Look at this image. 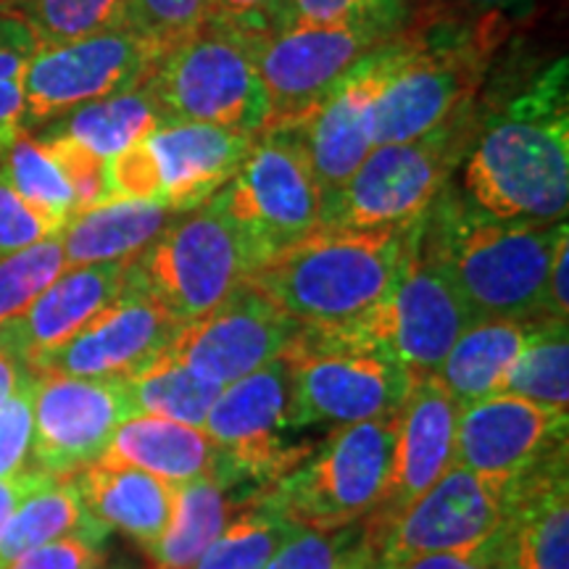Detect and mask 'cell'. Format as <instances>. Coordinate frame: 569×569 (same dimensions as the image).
I'll use <instances>...</instances> for the list:
<instances>
[{
	"instance_id": "obj_1",
	"label": "cell",
	"mask_w": 569,
	"mask_h": 569,
	"mask_svg": "<svg viewBox=\"0 0 569 569\" xmlns=\"http://www.w3.org/2000/svg\"><path fill=\"white\" fill-rule=\"evenodd\" d=\"M461 193L501 219L561 222L569 206V67L553 61L475 127Z\"/></svg>"
},
{
	"instance_id": "obj_2",
	"label": "cell",
	"mask_w": 569,
	"mask_h": 569,
	"mask_svg": "<svg viewBox=\"0 0 569 569\" xmlns=\"http://www.w3.org/2000/svg\"><path fill=\"white\" fill-rule=\"evenodd\" d=\"M567 219L528 222L482 211L465 193L446 188L419 222L417 246L475 317L543 319V284Z\"/></svg>"
},
{
	"instance_id": "obj_3",
	"label": "cell",
	"mask_w": 569,
	"mask_h": 569,
	"mask_svg": "<svg viewBox=\"0 0 569 569\" xmlns=\"http://www.w3.org/2000/svg\"><path fill=\"white\" fill-rule=\"evenodd\" d=\"M419 222L372 230L322 227L269 256L246 282L301 327L353 322L390 290L417 243Z\"/></svg>"
},
{
	"instance_id": "obj_4",
	"label": "cell",
	"mask_w": 569,
	"mask_h": 569,
	"mask_svg": "<svg viewBox=\"0 0 569 569\" xmlns=\"http://www.w3.org/2000/svg\"><path fill=\"white\" fill-rule=\"evenodd\" d=\"M503 38L501 17H427L398 32L396 61L375 101V146L407 142L438 130L475 106Z\"/></svg>"
},
{
	"instance_id": "obj_5",
	"label": "cell",
	"mask_w": 569,
	"mask_h": 569,
	"mask_svg": "<svg viewBox=\"0 0 569 569\" xmlns=\"http://www.w3.org/2000/svg\"><path fill=\"white\" fill-rule=\"evenodd\" d=\"M290 427L390 419L407 401L411 377L386 348L351 325L298 327L282 351Z\"/></svg>"
},
{
	"instance_id": "obj_6",
	"label": "cell",
	"mask_w": 569,
	"mask_h": 569,
	"mask_svg": "<svg viewBox=\"0 0 569 569\" xmlns=\"http://www.w3.org/2000/svg\"><path fill=\"white\" fill-rule=\"evenodd\" d=\"M261 253L217 201L182 211L132 256L134 282L182 325L203 317L243 284Z\"/></svg>"
},
{
	"instance_id": "obj_7",
	"label": "cell",
	"mask_w": 569,
	"mask_h": 569,
	"mask_svg": "<svg viewBox=\"0 0 569 569\" xmlns=\"http://www.w3.org/2000/svg\"><path fill=\"white\" fill-rule=\"evenodd\" d=\"M475 106L407 142L375 146L356 174L325 206V227L372 230L415 224L448 188L472 142Z\"/></svg>"
},
{
	"instance_id": "obj_8",
	"label": "cell",
	"mask_w": 569,
	"mask_h": 569,
	"mask_svg": "<svg viewBox=\"0 0 569 569\" xmlns=\"http://www.w3.org/2000/svg\"><path fill=\"white\" fill-rule=\"evenodd\" d=\"M163 122H196L261 134L269 101L256 69L251 40L203 27L177 42L148 77Z\"/></svg>"
},
{
	"instance_id": "obj_9",
	"label": "cell",
	"mask_w": 569,
	"mask_h": 569,
	"mask_svg": "<svg viewBox=\"0 0 569 569\" xmlns=\"http://www.w3.org/2000/svg\"><path fill=\"white\" fill-rule=\"evenodd\" d=\"M393 446L396 417L336 427L322 448L267 490L298 528H348L386 493Z\"/></svg>"
},
{
	"instance_id": "obj_10",
	"label": "cell",
	"mask_w": 569,
	"mask_h": 569,
	"mask_svg": "<svg viewBox=\"0 0 569 569\" xmlns=\"http://www.w3.org/2000/svg\"><path fill=\"white\" fill-rule=\"evenodd\" d=\"M256 134L196 122H161L109 161V201H156L182 213L211 201L232 180Z\"/></svg>"
},
{
	"instance_id": "obj_11",
	"label": "cell",
	"mask_w": 569,
	"mask_h": 569,
	"mask_svg": "<svg viewBox=\"0 0 569 569\" xmlns=\"http://www.w3.org/2000/svg\"><path fill=\"white\" fill-rule=\"evenodd\" d=\"M213 201L264 261L325 227V198L298 127L256 134L246 161Z\"/></svg>"
},
{
	"instance_id": "obj_12",
	"label": "cell",
	"mask_w": 569,
	"mask_h": 569,
	"mask_svg": "<svg viewBox=\"0 0 569 569\" xmlns=\"http://www.w3.org/2000/svg\"><path fill=\"white\" fill-rule=\"evenodd\" d=\"M169 48L146 34L119 30L38 46L24 77V132L63 113L138 88L153 74Z\"/></svg>"
},
{
	"instance_id": "obj_13",
	"label": "cell",
	"mask_w": 569,
	"mask_h": 569,
	"mask_svg": "<svg viewBox=\"0 0 569 569\" xmlns=\"http://www.w3.org/2000/svg\"><path fill=\"white\" fill-rule=\"evenodd\" d=\"M393 38L356 27H284L251 40L269 101L267 130L301 124L361 61Z\"/></svg>"
},
{
	"instance_id": "obj_14",
	"label": "cell",
	"mask_w": 569,
	"mask_h": 569,
	"mask_svg": "<svg viewBox=\"0 0 569 569\" xmlns=\"http://www.w3.org/2000/svg\"><path fill=\"white\" fill-rule=\"evenodd\" d=\"M346 325L386 348L411 377H425L436 375L461 332L475 325V317L415 243L382 301Z\"/></svg>"
},
{
	"instance_id": "obj_15",
	"label": "cell",
	"mask_w": 569,
	"mask_h": 569,
	"mask_svg": "<svg viewBox=\"0 0 569 569\" xmlns=\"http://www.w3.org/2000/svg\"><path fill=\"white\" fill-rule=\"evenodd\" d=\"M203 430L222 451L224 472L240 486H274L309 457L306 448L284 440V432L293 427L288 419V372L282 359L224 386L206 415Z\"/></svg>"
},
{
	"instance_id": "obj_16",
	"label": "cell",
	"mask_w": 569,
	"mask_h": 569,
	"mask_svg": "<svg viewBox=\"0 0 569 569\" xmlns=\"http://www.w3.org/2000/svg\"><path fill=\"white\" fill-rule=\"evenodd\" d=\"M132 415L122 380L34 375L30 467L56 480L74 478L103 457L117 427Z\"/></svg>"
},
{
	"instance_id": "obj_17",
	"label": "cell",
	"mask_w": 569,
	"mask_h": 569,
	"mask_svg": "<svg viewBox=\"0 0 569 569\" xmlns=\"http://www.w3.org/2000/svg\"><path fill=\"white\" fill-rule=\"evenodd\" d=\"M507 511V486L453 465L386 528L367 530L377 567L486 543ZM365 525V522H361Z\"/></svg>"
},
{
	"instance_id": "obj_18",
	"label": "cell",
	"mask_w": 569,
	"mask_h": 569,
	"mask_svg": "<svg viewBox=\"0 0 569 569\" xmlns=\"http://www.w3.org/2000/svg\"><path fill=\"white\" fill-rule=\"evenodd\" d=\"M182 330V322L134 282L101 315L77 330L67 343L32 359L34 375H67L88 380H127L148 367Z\"/></svg>"
},
{
	"instance_id": "obj_19",
	"label": "cell",
	"mask_w": 569,
	"mask_h": 569,
	"mask_svg": "<svg viewBox=\"0 0 569 569\" xmlns=\"http://www.w3.org/2000/svg\"><path fill=\"white\" fill-rule=\"evenodd\" d=\"M298 327L264 293L243 282L203 317L182 325L167 353L224 388L280 359Z\"/></svg>"
},
{
	"instance_id": "obj_20",
	"label": "cell",
	"mask_w": 569,
	"mask_h": 569,
	"mask_svg": "<svg viewBox=\"0 0 569 569\" xmlns=\"http://www.w3.org/2000/svg\"><path fill=\"white\" fill-rule=\"evenodd\" d=\"M567 411L496 393L459 409L457 465L509 486L567 446Z\"/></svg>"
},
{
	"instance_id": "obj_21",
	"label": "cell",
	"mask_w": 569,
	"mask_h": 569,
	"mask_svg": "<svg viewBox=\"0 0 569 569\" xmlns=\"http://www.w3.org/2000/svg\"><path fill=\"white\" fill-rule=\"evenodd\" d=\"M459 403L436 375L415 377L396 415V446L380 503L361 519L367 530L386 528L457 465Z\"/></svg>"
},
{
	"instance_id": "obj_22",
	"label": "cell",
	"mask_w": 569,
	"mask_h": 569,
	"mask_svg": "<svg viewBox=\"0 0 569 569\" xmlns=\"http://www.w3.org/2000/svg\"><path fill=\"white\" fill-rule=\"evenodd\" d=\"M398 34L356 67L319 109L296 124L322 190L325 206L351 180L375 148L372 111L396 61Z\"/></svg>"
},
{
	"instance_id": "obj_23",
	"label": "cell",
	"mask_w": 569,
	"mask_h": 569,
	"mask_svg": "<svg viewBox=\"0 0 569 569\" xmlns=\"http://www.w3.org/2000/svg\"><path fill=\"white\" fill-rule=\"evenodd\" d=\"M498 569H569L567 446L507 486V511L488 538Z\"/></svg>"
},
{
	"instance_id": "obj_24",
	"label": "cell",
	"mask_w": 569,
	"mask_h": 569,
	"mask_svg": "<svg viewBox=\"0 0 569 569\" xmlns=\"http://www.w3.org/2000/svg\"><path fill=\"white\" fill-rule=\"evenodd\" d=\"M130 261H103L61 272L19 317L0 325V346L30 365L40 353L67 343L77 330L124 293Z\"/></svg>"
},
{
	"instance_id": "obj_25",
	"label": "cell",
	"mask_w": 569,
	"mask_h": 569,
	"mask_svg": "<svg viewBox=\"0 0 569 569\" xmlns=\"http://www.w3.org/2000/svg\"><path fill=\"white\" fill-rule=\"evenodd\" d=\"M98 461L113 467L142 469V472L172 482V486L206 478V475H227L222 451L203 427L182 425L153 415L127 417L117 427L111 443L106 446L103 457Z\"/></svg>"
},
{
	"instance_id": "obj_26",
	"label": "cell",
	"mask_w": 569,
	"mask_h": 569,
	"mask_svg": "<svg viewBox=\"0 0 569 569\" xmlns=\"http://www.w3.org/2000/svg\"><path fill=\"white\" fill-rule=\"evenodd\" d=\"M71 480L80 490L92 522L109 532H124L142 546V551L167 530L174 498L172 482L153 478L142 469L113 467L103 461L84 467Z\"/></svg>"
},
{
	"instance_id": "obj_27",
	"label": "cell",
	"mask_w": 569,
	"mask_h": 569,
	"mask_svg": "<svg viewBox=\"0 0 569 569\" xmlns=\"http://www.w3.org/2000/svg\"><path fill=\"white\" fill-rule=\"evenodd\" d=\"M240 482L227 475H206L174 486L172 515L167 530L153 546H148L146 557L151 559V569H193L203 557L227 522L246 507L248 496H234Z\"/></svg>"
},
{
	"instance_id": "obj_28",
	"label": "cell",
	"mask_w": 569,
	"mask_h": 569,
	"mask_svg": "<svg viewBox=\"0 0 569 569\" xmlns=\"http://www.w3.org/2000/svg\"><path fill=\"white\" fill-rule=\"evenodd\" d=\"M538 319H488L461 332L436 369L438 382L461 407L501 393L511 367L528 346Z\"/></svg>"
},
{
	"instance_id": "obj_29",
	"label": "cell",
	"mask_w": 569,
	"mask_h": 569,
	"mask_svg": "<svg viewBox=\"0 0 569 569\" xmlns=\"http://www.w3.org/2000/svg\"><path fill=\"white\" fill-rule=\"evenodd\" d=\"M177 217L156 201H106L74 213L61 230L67 269L132 259Z\"/></svg>"
},
{
	"instance_id": "obj_30",
	"label": "cell",
	"mask_w": 569,
	"mask_h": 569,
	"mask_svg": "<svg viewBox=\"0 0 569 569\" xmlns=\"http://www.w3.org/2000/svg\"><path fill=\"white\" fill-rule=\"evenodd\" d=\"M163 122L148 80L117 96L80 106L42 127L46 138H67L111 161Z\"/></svg>"
},
{
	"instance_id": "obj_31",
	"label": "cell",
	"mask_w": 569,
	"mask_h": 569,
	"mask_svg": "<svg viewBox=\"0 0 569 569\" xmlns=\"http://www.w3.org/2000/svg\"><path fill=\"white\" fill-rule=\"evenodd\" d=\"M71 532H109L92 522L74 480H53L51 486L27 498L0 532V569L13 565L32 549Z\"/></svg>"
},
{
	"instance_id": "obj_32",
	"label": "cell",
	"mask_w": 569,
	"mask_h": 569,
	"mask_svg": "<svg viewBox=\"0 0 569 569\" xmlns=\"http://www.w3.org/2000/svg\"><path fill=\"white\" fill-rule=\"evenodd\" d=\"M298 525L259 488L219 532L193 569H264Z\"/></svg>"
},
{
	"instance_id": "obj_33",
	"label": "cell",
	"mask_w": 569,
	"mask_h": 569,
	"mask_svg": "<svg viewBox=\"0 0 569 569\" xmlns=\"http://www.w3.org/2000/svg\"><path fill=\"white\" fill-rule=\"evenodd\" d=\"M122 382L134 415H153L193 427H203L211 403L222 393V388L198 377L167 351Z\"/></svg>"
},
{
	"instance_id": "obj_34",
	"label": "cell",
	"mask_w": 569,
	"mask_h": 569,
	"mask_svg": "<svg viewBox=\"0 0 569 569\" xmlns=\"http://www.w3.org/2000/svg\"><path fill=\"white\" fill-rule=\"evenodd\" d=\"M501 393L528 398L557 411L569 409V330L565 319H538Z\"/></svg>"
},
{
	"instance_id": "obj_35",
	"label": "cell",
	"mask_w": 569,
	"mask_h": 569,
	"mask_svg": "<svg viewBox=\"0 0 569 569\" xmlns=\"http://www.w3.org/2000/svg\"><path fill=\"white\" fill-rule=\"evenodd\" d=\"M0 11L24 21L40 46L127 27V0H9Z\"/></svg>"
},
{
	"instance_id": "obj_36",
	"label": "cell",
	"mask_w": 569,
	"mask_h": 569,
	"mask_svg": "<svg viewBox=\"0 0 569 569\" xmlns=\"http://www.w3.org/2000/svg\"><path fill=\"white\" fill-rule=\"evenodd\" d=\"M0 180L34 209L67 224L74 217V193L59 161L40 138L21 132L13 146L0 156Z\"/></svg>"
},
{
	"instance_id": "obj_37",
	"label": "cell",
	"mask_w": 569,
	"mask_h": 569,
	"mask_svg": "<svg viewBox=\"0 0 569 569\" xmlns=\"http://www.w3.org/2000/svg\"><path fill=\"white\" fill-rule=\"evenodd\" d=\"M264 569H377L365 525L338 530L298 528Z\"/></svg>"
},
{
	"instance_id": "obj_38",
	"label": "cell",
	"mask_w": 569,
	"mask_h": 569,
	"mask_svg": "<svg viewBox=\"0 0 569 569\" xmlns=\"http://www.w3.org/2000/svg\"><path fill=\"white\" fill-rule=\"evenodd\" d=\"M61 272H67L61 232L0 256V325L19 317Z\"/></svg>"
},
{
	"instance_id": "obj_39",
	"label": "cell",
	"mask_w": 569,
	"mask_h": 569,
	"mask_svg": "<svg viewBox=\"0 0 569 569\" xmlns=\"http://www.w3.org/2000/svg\"><path fill=\"white\" fill-rule=\"evenodd\" d=\"M38 46L24 21L0 11V156L24 132V77Z\"/></svg>"
},
{
	"instance_id": "obj_40",
	"label": "cell",
	"mask_w": 569,
	"mask_h": 569,
	"mask_svg": "<svg viewBox=\"0 0 569 569\" xmlns=\"http://www.w3.org/2000/svg\"><path fill=\"white\" fill-rule=\"evenodd\" d=\"M403 19V0H290V27H356L398 34Z\"/></svg>"
},
{
	"instance_id": "obj_41",
	"label": "cell",
	"mask_w": 569,
	"mask_h": 569,
	"mask_svg": "<svg viewBox=\"0 0 569 569\" xmlns=\"http://www.w3.org/2000/svg\"><path fill=\"white\" fill-rule=\"evenodd\" d=\"M209 0H127V27L172 48L206 27Z\"/></svg>"
},
{
	"instance_id": "obj_42",
	"label": "cell",
	"mask_w": 569,
	"mask_h": 569,
	"mask_svg": "<svg viewBox=\"0 0 569 569\" xmlns=\"http://www.w3.org/2000/svg\"><path fill=\"white\" fill-rule=\"evenodd\" d=\"M40 140L46 142L48 151L59 161L63 177H67L71 193H74V213H82L92 209V206L109 201V182H106L109 161L82 148L74 140L46 138V134H40Z\"/></svg>"
},
{
	"instance_id": "obj_43",
	"label": "cell",
	"mask_w": 569,
	"mask_h": 569,
	"mask_svg": "<svg viewBox=\"0 0 569 569\" xmlns=\"http://www.w3.org/2000/svg\"><path fill=\"white\" fill-rule=\"evenodd\" d=\"M206 27L261 40L290 27V0H209Z\"/></svg>"
},
{
	"instance_id": "obj_44",
	"label": "cell",
	"mask_w": 569,
	"mask_h": 569,
	"mask_svg": "<svg viewBox=\"0 0 569 569\" xmlns=\"http://www.w3.org/2000/svg\"><path fill=\"white\" fill-rule=\"evenodd\" d=\"M32 398L34 375L30 372L6 407L0 409V478L30 467L32 448Z\"/></svg>"
},
{
	"instance_id": "obj_45",
	"label": "cell",
	"mask_w": 569,
	"mask_h": 569,
	"mask_svg": "<svg viewBox=\"0 0 569 569\" xmlns=\"http://www.w3.org/2000/svg\"><path fill=\"white\" fill-rule=\"evenodd\" d=\"M109 532H71L32 549L6 569H106Z\"/></svg>"
},
{
	"instance_id": "obj_46",
	"label": "cell",
	"mask_w": 569,
	"mask_h": 569,
	"mask_svg": "<svg viewBox=\"0 0 569 569\" xmlns=\"http://www.w3.org/2000/svg\"><path fill=\"white\" fill-rule=\"evenodd\" d=\"M61 230L63 222L38 211L0 180V256L40 243Z\"/></svg>"
},
{
	"instance_id": "obj_47",
	"label": "cell",
	"mask_w": 569,
	"mask_h": 569,
	"mask_svg": "<svg viewBox=\"0 0 569 569\" xmlns=\"http://www.w3.org/2000/svg\"><path fill=\"white\" fill-rule=\"evenodd\" d=\"M377 569H498L490 553L488 540L465 551H443V553H427V557H415L398 565L377 567Z\"/></svg>"
},
{
	"instance_id": "obj_48",
	"label": "cell",
	"mask_w": 569,
	"mask_h": 569,
	"mask_svg": "<svg viewBox=\"0 0 569 569\" xmlns=\"http://www.w3.org/2000/svg\"><path fill=\"white\" fill-rule=\"evenodd\" d=\"M53 480L56 478H51V475L32 467L21 469L17 475H9V478H0V532H3L6 522H9L13 511H17L27 498L34 496L42 488H48Z\"/></svg>"
},
{
	"instance_id": "obj_49",
	"label": "cell",
	"mask_w": 569,
	"mask_h": 569,
	"mask_svg": "<svg viewBox=\"0 0 569 569\" xmlns=\"http://www.w3.org/2000/svg\"><path fill=\"white\" fill-rule=\"evenodd\" d=\"M567 272H569V238L559 243L553 251L543 284V319H569V290H567Z\"/></svg>"
},
{
	"instance_id": "obj_50",
	"label": "cell",
	"mask_w": 569,
	"mask_h": 569,
	"mask_svg": "<svg viewBox=\"0 0 569 569\" xmlns=\"http://www.w3.org/2000/svg\"><path fill=\"white\" fill-rule=\"evenodd\" d=\"M27 377H30V367H27L19 356H13L9 348L0 346V409L6 407V401H9L13 393H17V388L27 380Z\"/></svg>"
},
{
	"instance_id": "obj_51",
	"label": "cell",
	"mask_w": 569,
	"mask_h": 569,
	"mask_svg": "<svg viewBox=\"0 0 569 569\" xmlns=\"http://www.w3.org/2000/svg\"><path fill=\"white\" fill-rule=\"evenodd\" d=\"M478 13H490V17H519L525 9H530L532 0H467Z\"/></svg>"
},
{
	"instance_id": "obj_52",
	"label": "cell",
	"mask_w": 569,
	"mask_h": 569,
	"mask_svg": "<svg viewBox=\"0 0 569 569\" xmlns=\"http://www.w3.org/2000/svg\"><path fill=\"white\" fill-rule=\"evenodd\" d=\"M6 3H9V0H0V9H3V6H6Z\"/></svg>"
}]
</instances>
